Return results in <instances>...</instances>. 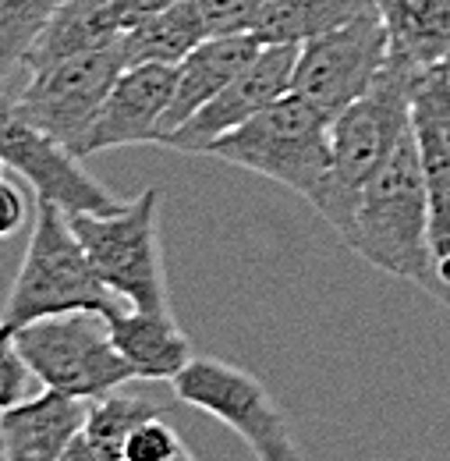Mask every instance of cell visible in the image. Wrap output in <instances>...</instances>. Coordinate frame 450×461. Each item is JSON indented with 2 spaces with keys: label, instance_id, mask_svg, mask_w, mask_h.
Listing matches in <instances>:
<instances>
[{
  "label": "cell",
  "instance_id": "obj_21",
  "mask_svg": "<svg viewBox=\"0 0 450 461\" xmlns=\"http://www.w3.org/2000/svg\"><path fill=\"white\" fill-rule=\"evenodd\" d=\"M60 4L64 0H0V82L11 75V68L25 64Z\"/></svg>",
  "mask_w": 450,
  "mask_h": 461
},
{
  "label": "cell",
  "instance_id": "obj_17",
  "mask_svg": "<svg viewBox=\"0 0 450 461\" xmlns=\"http://www.w3.org/2000/svg\"><path fill=\"white\" fill-rule=\"evenodd\" d=\"M391 58L400 68L422 71L450 54V0H376Z\"/></svg>",
  "mask_w": 450,
  "mask_h": 461
},
{
  "label": "cell",
  "instance_id": "obj_15",
  "mask_svg": "<svg viewBox=\"0 0 450 461\" xmlns=\"http://www.w3.org/2000/svg\"><path fill=\"white\" fill-rule=\"evenodd\" d=\"M117 351L131 366L135 380H174L192 358V341L170 316V309H131L124 305L121 312L107 316Z\"/></svg>",
  "mask_w": 450,
  "mask_h": 461
},
{
  "label": "cell",
  "instance_id": "obj_11",
  "mask_svg": "<svg viewBox=\"0 0 450 461\" xmlns=\"http://www.w3.org/2000/svg\"><path fill=\"white\" fill-rule=\"evenodd\" d=\"M298 50L302 43H263V50L202 111H195L181 128L167 131L160 146L174 153H206L220 135L241 128L245 121H252L259 111H266L270 104H277L281 96L291 93Z\"/></svg>",
  "mask_w": 450,
  "mask_h": 461
},
{
  "label": "cell",
  "instance_id": "obj_9",
  "mask_svg": "<svg viewBox=\"0 0 450 461\" xmlns=\"http://www.w3.org/2000/svg\"><path fill=\"white\" fill-rule=\"evenodd\" d=\"M124 68H128V60H124L121 43L71 54V58L36 68L32 78L25 82V89L18 93V100H11V104L29 124L54 135L57 142H64L78 157L86 131L93 128L111 86Z\"/></svg>",
  "mask_w": 450,
  "mask_h": 461
},
{
  "label": "cell",
  "instance_id": "obj_19",
  "mask_svg": "<svg viewBox=\"0 0 450 461\" xmlns=\"http://www.w3.org/2000/svg\"><path fill=\"white\" fill-rule=\"evenodd\" d=\"M369 7L376 0H266L252 36L259 43H309Z\"/></svg>",
  "mask_w": 450,
  "mask_h": 461
},
{
  "label": "cell",
  "instance_id": "obj_25",
  "mask_svg": "<svg viewBox=\"0 0 450 461\" xmlns=\"http://www.w3.org/2000/svg\"><path fill=\"white\" fill-rule=\"evenodd\" d=\"M25 213H29L25 192L18 185H11V181L0 177V238H11L14 230L22 228L25 224Z\"/></svg>",
  "mask_w": 450,
  "mask_h": 461
},
{
  "label": "cell",
  "instance_id": "obj_27",
  "mask_svg": "<svg viewBox=\"0 0 450 461\" xmlns=\"http://www.w3.org/2000/svg\"><path fill=\"white\" fill-rule=\"evenodd\" d=\"M170 461H199V458H195V455H192L188 447H181V451H177V455H174Z\"/></svg>",
  "mask_w": 450,
  "mask_h": 461
},
{
  "label": "cell",
  "instance_id": "obj_22",
  "mask_svg": "<svg viewBox=\"0 0 450 461\" xmlns=\"http://www.w3.org/2000/svg\"><path fill=\"white\" fill-rule=\"evenodd\" d=\"M36 391H40L36 387V373L29 369L25 355L18 351L14 330L7 323H0V411L32 398Z\"/></svg>",
  "mask_w": 450,
  "mask_h": 461
},
{
  "label": "cell",
  "instance_id": "obj_5",
  "mask_svg": "<svg viewBox=\"0 0 450 461\" xmlns=\"http://www.w3.org/2000/svg\"><path fill=\"white\" fill-rule=\"evenodd\" d=\"M160 188H146L117 213L71 217L100 281L131 309H170L160 252Z\"/></svg>",
  "mask_w": 450,
  "mask_h": 461
},
{
  "label": "cell",
  "instance_id": "obj_1",
  "mask_svg": "<svg viewBox=\"0 0 450 461\" xmlns=\"http://www.w3.org/2000/svg\"><path fill=\"white\" fill-rule=\"evenodd\" d=\"M340 238L376 270L411 281L444 302L429 234V192L411 128L400 139L394 157L362 188L355 217Z\"/></svg>",
  "mask_w": 450,
  "mask_h": 461
},
{
  "label": "cell",
  "instance_id": "obj_14",
  "mask_svg": "<svg viewBox=\"0 0 450 461\" xmlns=\"http://www.w3.org/2000/svg\"><path fill=\"white\" fill-rule=\"evenodd\" d=\"M89 402L60 391H36L32 398L0 411V444L7 461H60L82 437Z\"/></svg>",
  "mask_w": 450,
  "mask_h": 461
},
{
  "label": "cell",
  "instance_id": "obj_2",
  "mask_svg": "<svg viewBox=\"0 0 450 461\" xmlns=\"http://www.w3.org/2000/svg\"><path fill=\"white\" fill-rule=\"evenodd\" d=\"M415 78H418V71L387 60L380 78L369 86V93L358 96L351 107H344L330 121L334 167H330L323 195L316 199V210L323 213V221L338 234H344L351 224L362 188L394 157L400 139L411 128Z\"/></svg>",
  "mask_w": 450,
  "mask_h": 461
},
{
  "label": "cell",
  "instance_id": "obj_29",
  "mask_svg": "<svg viewBox=\"0 0 450 461\" xmlns=\"http://www.w3.org/2000/svg\"><path fill=\"white\" fill-rule=\"evenodd\" d=\"M4 167H7V164H4V157H0V177H4Z\"/></svg>",
  "mask_w": 450,
  "mask_h": 461
},
{
  "label": "cell",
  "instance_id": "obj_26",
  "mask_svg": "<svg viewBox=\"0 0 450 461\" xmlns=\"http://www.w3.org/2000/svg\"><path fill=\"white\" fill-rule=\"evenodd\" d=\"M60 461H113V458L100 455V451H96V447H93L86 437H78V440H75V444L64 451V458H60Z\"/></svg>",
  "mask_w": 450,
  "mask_h": 461
},
{
  "label": "cell",
  "instance_id": "obj_13",
  "mask_svg": "<svg viewBox=\"0 0 450 461\" xmlns=\"http://www.w3.org/2000/svg\"><path fill=\"white\" fill-rule=\"evenodd\" d=\"M177 64H135L111 86L93 128L86 131L78 157H93L117 146H149L164 135V117L174 100Z\"/></svg>",
  "mask_w": 450,
  "mask_h": 461
},
{
  "label": "cell",
  "instance_id": "obj_7",
  "mask_svg": "<svg viewBox=\"0 0 450 461\" xmlns=\"http://www.w3.org/2000/svg\"><path fill=\"white\" fill-rule=\"evenodd\" d=\"M174 398L181 404H192L213 419L230 426L256 461H302L298 440L291 433V422L252 373L220 362V358H192L174 380Z\"/></svg>",
  "mask_w": 450,
  "mask_h": 461
},
{
  "label": "cell",
  "instance_id": "obj_20",
  "mask_svg": "<svg viewBox=\"0 0 450 461\" xmlns=\"http://www.w3.org/2000/svg\"><path fill=\"white\" fill-rule=\"evenodd\" d=\"M164 411V404L149 394H131V391H111L104 398L89 402V415H86V429L82 437L107 458L121 461L124 440L149 419H157Z\"/></svg>",
  "mask_w": 450,
  "mask_h": 461
},
{
  "label": "cell",
  "instance_id": "obj_3",
  "mask_svg": "<svg viewBox=\"0 0 450 461\" xmlns=\"http://www.w3.org/2000/svg\"><path fill=\"white\" fill-rule=\"evenodd\" d=\"M82 309L113 316L124 309V302L100 281L86 245L71 228V217L54 203H40L0 323L18 330L32 320L82 312Z\"/></svg>",
  "mask_w": 450,
  "mask_h": 461
},
{
  "label": "cell",
  "instance_id": "obj_4",
  "mask_svg": "<svg viewBox=\"0 0 450 461\" xmlns=\"http://www.w3.org/2000/svg\"><path fill=\"white\" fill-rule=\"evenodd\" d=\"M206 157L270 177L316 206L334 167L330 121L302 96L287 93L241 128L220 135L206 149Z\"/></svg>",
  "mask_w": 450,
  "mask_h": 461
},
{
  "label": "cell",
  "instance_id": "obj_12",
  "mask_svg": "<svg viewBox=\"0 0 450 461\" xmlns=\"http://www.w3.org/2000/svg\"><path fill=\"white\" fill-rule=\"evenodd\" d=\"M411 139L429 192V234L444 285V305H450V71L444 60L418 71L415 78Z\"/></svg>",
  "mask_w": 450,
  "mask_h": 461
},
{
  "label": "cell",
  "instance_id": "obj_18",
  "mask_svg": "<svg viewBox=\"0 0 450 461\" xmlns=\"http://www.w3.org/2000/svg\"><path fill=\"white\" fill-rule=\"evenodd\" d=\"M210 40L206 14L199 0H174L160 14L142 22L121 40L128 68L135 64H181L199 43Z\"/></svg>",
  "mask_w": 450,
  "mask_h": 461
},
{
  "label": "cell",
  "instance_id": "obj_30",
  "mask_svg": "<svg viewBox=\"0 0 450 461\" xmlns=\"http://www.w3.org/2000/svg\"><path fill=\"white\" fill-rule=\"evenodd\" d=\"M444 64H447V71H450V54H447V60H444Z\"/></svg>",
  "mask_w": 450,
  "mask_h": 461
},
{
  "label": "cell",
  "instance_id": "obj_16",
  "mask_svg": "<svg viewBox=\"0 0 450 461\" xmlns=\"http://www.w3.org/2000/svg\"><path fill=\"white\" fill-rule=\"evenodd\" d=\"M259 50H263V43L252 32L210 36L206 43H199L188 58L177 64V82H174L170 111L164 117V135L174 131V128H181L195 111H202Z\"/></svg>",
  "mask_w": 450,
  "mask_h": 461
},
{
  "label": "cell",
  "instance_id": "obj_23",
  "mask_svg": "<svg viewBox=\"0 0 450 461\" xmlns=\"http://www.w3.org/2000/svg\"><path fill=\"white\" fill-rule=\"evenodd\" d=\"M181 447H184V440L177 437V429L170 426L164 415H157V419L142 422V426L124 440L121 461H170Z\"/></svg>",
  "mask_w": 450,
  "mask_h": 461
},
{
  "label": "cell",
  "instance_id": "obj_8",
  "mask_svg": "<svg viewBox=\"0 0 450 461\" xmlns=\"http://www.w3.org/2000/svg\"><path fill=\"white\" fill-rule=\"evenodd\" d=\"M391 58V40L380 7L362 11L358 18L302 43L291 75V93L316 107L327 121L351 107L380 78Z\"/></svg>",
  "mask_w": 450,
  "mask_h": 461
},
{
  "label": "cell",
  "instance_id": "obj_10",
  "mask_svg": "<svg viewBox=\"0 0 450 461\" xmlns=\"http://www.w3.org/2000/svg\"><path fill=\"white\" fill-rule=\"evenodd\" d=\"M0 157L11 171L32 185L40 203H54L68 217L117 213L124 206L82 167V157H75L54 135L29 124L7 96H0Z\"/></svg>",
  "mask_w": 450,
  "mask_h": 461
},
{
  "label": "cell",
  "instance_id": "obj_28",
  "mask_svg": "<svg viewBox=\"0 0 450 461\" xmlns=\"http://www.w3.org/2000/svg\"><path fill=\"white\" fill-rule=\"evenodd\" d=\"M0 461H7V451H4V444H0Z\"/></svg>",
  "mask_w": 450,
  "mask_h": 461
},
{
  "label": "cell",
  "instance_id": "obj_6",
  "mask_svg": "<svg viewBox=\"0 0 450 461\" xmlns=\"http://www.w3.org/2000/svg\"><path fill=\"white\" fill-rule=\"evenodd\" d=\"M18 351L36 373L40 387H50L71 398H104L131 384L135 373L117 351L111 320L104 312H60L43 316L14 330Z\"/></svg>",
  "mask_w": 450,
  "mask_h": 461
},
{
  "label": "cell",
  "instance_id": "obj_24",
  "mask_svg": "<svg viewBox=\"0 0 450 461\" xmlns=\"http://www.w3.org/2000/svg\"><path fill=\"white\" fill-rule=\"evenodd\" d=\"M210 36H234V32H252L259 22V11L266 0H199Z\"/></svg>",
  "mask_w": 450,
  "mask_h": 461
}]
</instances>
